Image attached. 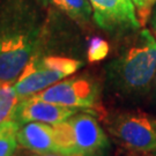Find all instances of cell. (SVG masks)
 <instances>
[{"label":"cell","mask_w":156,"mask_h":156,"mask_svg":"<svg viewBox=\"0 0 156 156\" xmlns=\"http://www.w3.org/2000/svg\"><path fill=\"white\" fill-rule=\"evenodd\" d=\"M39 0H0V81L15 82L43 38Z\"/></svg>","instance_id":"6da1fadb"},{"label":"cell","mask_w":156,"mask_h":156,"mask_svg":"<svg viewBox=\"0 0 156 156\" xmlns=\"http://www.w3.org/2000/svg\"><path fill=\"white\" fill-rule=\"evenodd\" d=\"M156 74V41L148 30L120 57L109 65L111 84L125 95L142 94L151 87Z\"/></svg>","instance_id":"7a4b0ae2"},{"label":"cell","mask_w":156,"mask_h":156,"mask_svg":"<svg viewBox=\"0 0 156 156\" xmlns=\"http://www.w3.org/2000/svg\"><path fill=\"white\" fill-rule=\"evenodd\" d=\"M83 62L64 56H41L36 52L14 82L19 100L34 96L78 72Z\"/></svg>","instance_id":"3957f363"},{"label":"cell","mask_w":156,"mask_h":156,"mask_svg":"<svg viewBox=\"0 0 156 156\" xmlns=\"http://www.w3.org/2000/svg\"><path fill=\"white\" fill-rule=\"evenodd\" d=\"M109 132L125 149L138 155L156 151V118L148 113H120L110 122Z\"/></svg>","instance_id":"277c9868"},{"label":"cell","mask_w":156,"mask_h":156,"mask_svg":"<svg viewBox=\"0 0 156 156\" xmlns=\"http://www.w3.org/2000/svg\"><path fill=\"white\" fill-rule=\"evenodd\" d=\"M39 100L75 109H91L97 104L98 87L90 78L74 76L60 80L34 95Z\"/></svg>","instance_id":"5b68a950"},{"label":"cell","mask_w":156,"mask_h":156,"mask_svg":"<svg viewBox=\"0 0 156 156\" xmlns=\"http://www.w3.org/2000/svg\"><path fill=\"white\" fill-rule=\"evenodd\" d=\"M68 122L72 126L73 156L105 155L109 139L93 115L78 111L68 118Z\"/></svg>","instance_id":"8992f818"},{"label":"cell","mask_w":156,"mask_h":156,"mask_svg":"<svg viewBox=\"0 0 156 156\" xmlns=\"http://www.w3.org/2000/svg\"><path fill=\"white\" fill-rule=\"evenodd\" d=\"M96 24L109 33L141 27L132 0H88Z\"/></svg>","instance_id":"52a82bcc"},{"label":"cell","mask_w":156,"mask_h":156,"mask_svg":"<svg viewBox=\"0 0 156 156\" xmlns=\"http://www.w3.org/2000/svg\"><path fill=\"white\" fill-rule=\"evenodd\" d=\"M78 111H80V109L59 105L48 101L39 100L35 96H30L19 100L9 118L16 120L20 125L30 122L55 125L72 117Z\"/></svg>","instance_id":"ba28073f"},{"label":"cell","mask_w":156,"mask_h":156,"mask_svg":"<svg viewBox=\"0 0 156 156\" xmlns=\"http://www.w3.org/2000/svg\"><path fill=\"white\" fill-rule=\"evenodd\" d=\"M17 144L22 148L35 153L57 154L53 126L50 124L30 122L20 125L17 131Z\"/></svg>","instance_id":"9c48e42d"},{"label":"cell","mask_w":156,"mask_h":156,"mask_svg":"<svg viewBox=\"0 0 156 156\" xmlns=\"http://www.w3.org/2000/svg\"><path fill=\"white\" fill-rule=\"evenodd\" d=\"M43 5L53 7L78 23H87L90 20L93 8L88 0H42Z\"/></svg>","instance_id":"30bf717a"},{"label":"cell","mask_w":156,"mask_h":156,"mask_svg":"<svg viewBox=\"0 0 156 156\" xmlns=\"http://www.w3.org/2000/svg\"><path fill=\"white\" fill-rule=\"evenodd\" d=\"M20 124L7 118L0 123V156H14L17 149V131Z\"/></svg>","instance_id":"8fae6325"},{"label":"cell","mask_w":156,"mask_h":156,"mask_svg":"<svg viewBox=\"0 0 156 156\" xmlns=\"http://www.w3.org/2000/svg\"><path fill=\"white\" fill-rule=\"evenodd\" d=\"M19 102L14 83L0 81V123L11 117L12 111Z\"/></svg>","instance_id":"7c38bea8"},{"label":"cell","mask_w":156,"mask_h":156,"mask_svg":"<svg viewBox=\"0 0 156 156\" xmlns=\"http://www.w3.org/2000/svg\"><path fill=\"white\" fill-rule=\"evenodd\" d=\"M110 46L109 43L100 37H94L90 39L88 50H87V57L90 62H97L103 60L109 55Z\"/></svg>","instance_id":"4fadbf2b"},{"label":"cell","mask_w":156,"mask_h":156,"mask_svg":"<svg viewBox=\"0 0 156 156\" xmlns=\"http://www.w3.org/2000/svg\"><path fill=\"white\" fill-rule=\"evenodd\" d=\"M132 1L135 6V9L138 11V17H139L140 23L141 26H144L149 16L153 1L151 0H132Z\"/></svg>","instance_id":"5bb4252c"},{"label":"cell","mask_w":156,"mask_h":156,"mask_svg":"<svg viewBox=\"0 0 156 156\" xmlns=\"http://www.w3.org/2000/svg\"><path fill=\"white\" fill-rule=\"evenodd\" d=\"M31 156H62L58 155V154H53V153H45V154H39V153H35L34 155Z\"/></svg>","instance_id":"9a60e30c"},{"label":"cell","mask_w":156,"mask_h":156,"mask_svg":"<svg viewBox=\"0 0 156 156\" xmlns=\"http://www.w3.org/2000/svg\"><path fill=\"white\" fill-rule=\"evenodd\" d=\"M140 156H156V151L151 153V154H145V155H140Z\"/></svg>","instance_id":"2e32d148"},{"label":"cell","mask_w":156,"mask_h":156,"mask_svg":"<svg viewBox=\"0 0 156 156\" xmlns=\"http://www.w3.org/2000/svg\"><path fill=\"white\" fill-rule=\"evenodd\" d=\"M154 80H155V89H156V74H155V78H154Z\"/></svg>","instance_id":"e0dca14e"},{"label":"cell","mask_w":156,"mask_h":156,"mask_svg":"<svg viewBox=\"0 0 156 156\" xmlns=\"http://www.w3.org/2000/svg\"><path fill=\"white\" fill-rule=\"evenodd\" d=\"M151 1H153V2H154V1H156V0H151Z\"/></svg>","instance_id":"ac0fdd59"}]
</instances>
